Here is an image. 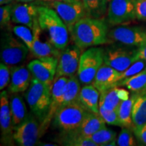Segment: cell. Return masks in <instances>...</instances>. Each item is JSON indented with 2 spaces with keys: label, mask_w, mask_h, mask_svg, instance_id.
Masks as SVG:
<instances>
[{
  "label": "cell",
  "mask_w": 146,
  "mask_h": 146,
  "mask_svg": "<svg viewBox=\"0 0 146 146\" xmlns=\"http://www.w3.org/2000/svg\"><path fill=\"white\" fill-rule=\"evenodd\" d=\"M142 92H133L129 99L121 101L118 109V117L122 124V127H127L133 130L132 110L135 102Z\"/></svg>",
  "instance_id": "obj_22"
},
{
  "label": "cell",
  "mask_w": 146,
  "mask_h": 146,
  "mask_svg": "<svg viewBox=\"0 0 146 146\" xmlns=\"http://www.w3.org/2000/svg\"><path fill=\"white\" fill-rule=\"evenodd\" d=\"M16 1H18V2L21 3H31L33 2V1H35V0H15Z\"/></svg>",
  "instance_id": "obj_43"
},
{
  "label": "cell",
  "mask_w": 146,
  "mask_h": 146,
  "mask_svg": "<svg viewBox=\"0 0 146 146\" xmlns=\"http://www.w3.org/2000/svg\"><path fill=\"white\" fill-rule=\"evenodd\" d=\"M70 33L74 44L81 50L106 44L109 41L108 29L105 22L88 16L78 21Z\"/></svg>",
  "instance_id": "obj_1"
},
{
  "label": "cell",
  "mask_w": 146,
  "mask_h": 146,
  "mask_svg": "<svg viewBox=\"0 0 146 146\" xmlns=\"http://www.w3.org/2000/svg\"><path fill=\"white\" fill-rule=\"evenodd\" d=\"M81 50L76 45H71L62 51L55 78L60 76L70 77L78 72Z\"/></svg>",
  "instance_id": "obj_12"
},
{
  "label": "cell",
  "mask_w": 146,
  "mask_h": 146,
  "mask_svg": "<svg viewBox=\"0 0 146 146\" xmlns=\"http://www.w3.org/2000/svg\"><path fill=\"white\" fill-rule=\"evenodd\" d=\"M99 114L108 125L123 127L118 117V111L109 110L102 106H99Z\"/></svg>",
  "instance_id": "obj_33"
},
{
  "label": "cell",
  "mask_w": 146,
  "mask_h": 146,
  "mask_svg": "<svg viewBox=\"0 0 146 146\" xmlns=\"http://www.w3.org/2000/svg\"><path fill=\"white\" fill-rule=\"evenodd\" d=\"M125 86L132 92L146 91V68L136 75L124 80L118 84V87Z\"/></svg>",
  "instance_id": "obj_29"
},
{
  "label": "cell",
  "mask_w": 146,
  "mask_h": 146,
  "mask_svg": "<svg viewBox=\"0 0 146 146\" xmlns=\"http://www.w3.org/2000/svg\"><path fill=\"white\" fill-rule=\"evenodd\" d=\"M10 104L14 130L25 120L28 112L23 97L19 94H12L10 98Z\"/></svg>",
  "instance_id": "obj_23"
},
{
  "label": "cell",
  "mask_w": 146,
  "mask_h": 146,
  "mask_svg": "<svg viewBox=\"0 0 146 146\" xmlns=\"http://www.w3.org/2000/svg\"><path fill=\"white\" fill-rule=\"evenodd\" d=\"M146 68V61L143 59H138L136 60L134 63H133L125 71L120 72V77L119 82L124 81V80L127 79V78L131 77V76L136 75L137 74L141 72L144 69ZM117 84V87H118Z\"/></svg>",
  "instance_id": "obj_32"
},
{
  "label": "cell",
  "mask_w": 146,
  "mask_h": 146,
  "mask_svg": "<svg viewBox=\"0 0 146 146\" xmlns=\"http://www.w3.org/2000/svg\"><path fill=\"white\" fill-rule=\"evenodd\" d=\"M105 127V121L100 114L88 112L76 131L82 136L89 138L93 134Z\"/></svg>",
  "instance_id": "obj_21"
},
{
  "label": "cell",
  "mask_w": 146,
  "mask_h": 146,
  "mask_svg": "<svg viewBox=\"0 0 146 146\" xmlns=\"http://www.w3.org/2000/svg\"><path fill=\"white\" fill-rule=\"evenodd\" d=\"M37 19L41 29L48 33L49 41L58 50L65 49L68 43L69 31L57 12L49 7L38 6Z\"/></svg>",
  "instance_id": "obj_2"
},
{
  "label": "cell",
  "mask_w": 146,
  "mask_h": 146,
  "mask_svg": "<svg viewBox=\"0 0 146 146\" xmlns=\"http://www.w3.org/2000/svg\"><path fill=\"white\" fill-rule=\"evenodd\" d=\"M58 141L61 145L68 146H98L89 138L80 135L76 130L61 133Z\"/></svg>",
  "instance_id": "obj_26"
},
{
  "label": "cell",
  "mask_w": 146,
  "mask_h": 146,
  "mask_svg": "<svg viewBox=\"0 0 146 146\" xmlns=\"http://www.w3.org/2000/svg\"><path fill=\"white\" fill-rule=\"evenodd\" d=\"M136 19L146 22V0H133Z\"/></svg>",
  "instance_id": "obj_37"
},
{
  "label": "cell",
  "mask_w": 146,
  "mask_h": 146,
  "mask_svg": "<svg viewBox=\"0 0 146 146\" xmlns=\"http://www.w3.org/2000/svg\"><path fill=\"white\" fill-rule=\"evenodd\" d=\"M117 87H111L100 93L99 106H102L109 110L118 111L122 100L118 97Z\"/></svg>",
  "instance_id": "obj_28"
},
{
  "label": "cell",
  "mask_w": 146,
  "mask_h": 146,
  "mask_svg": "<svg viewBox=\"0 0 146 146\" xmlns=\"http://www.w3.org/2000/svg\"><path fill=\"white\" fill-rule=\"evenodd\" d=\"M132 131L139 143L142 145H146V123L140 127H134Z\"/></svg>",
  "instance_id": "obj_38"
},
{
  "label": "cell",
  "mask_w": 146,
  "mask_h": 146,
  "mask_svg": "<svg viewBox=\"0 0 146 146\" xmlns=\"http://www.w3.org/2000/svg\"><path fill=\"white\" fill-rule=\"evenodd\" d=\"M89 139L98 146H110L116 145V133L112 129L106 127L100 129Z\"/></svg>",
  "instance_id": "obj_30"
},
{
  "label": "cell",
  "mask_w": 146,
  "mask_h": 146,
  "mask_svg": "<svg viewBox=\"0 0 146 146\" xmlns=\"http://www.w3.org/2000/svg\"><path fill=\"white\" fill-rule=\"evenodd\" d=\"M120 77V72L104 63L97 72L92 85L102 93L111 87H117Z\"/></svg>",
  "instance_id": "obj_18"
},
{
  "label": "cell",
  "mask_w": 146,
  "mask_h": 146,
  "mask_svg": "<svg viewBox=\"0 0 146 146\" xmlns=\"http://www.w3.org/2000/svg\"><path fill=\"white\" fill-rule=\"evenodd\" d=\"M25 97L31 111L40 122H44L50 110L51 103V86L32 78L30 86Z\"/></svg>",
  "instance_id": "obj_3"
},
{
  "label": "cell",
  "mask_w": 146,
  "mask_h": 146,
  "mask_svg": "<svg viewBox=\"0 0 146 146\" xmlns=\"http://www.w3.org/2000/svg\"><path fill=\"white\" fill-rule=\"evenodd\" d=\"M116 143L119 146L135 145L136 142L131 132V129L127 127H123L116 140Z\"/></svg>",
  "instance_id": "obj_34"
},
{
  "label": "cell",
  "mask_w": 146,
  "mask_h": 146,
  "mask_svg": "<svg viewBox=\"0 0 146 146\" xmlns=\"http://www.w3.org/2000/svg\"><path fill=\"white\" fill-rule=\"evenodd\" d=\"M137 55L139 59H143L146 61V43L138 47Z\"/></svg>",
  "instance_id": "obj_40"
},
{
  "label": "cell",
  "mask_w": 146,
  "mask_h": 146,
  "mask_svg": "<svg viewBox=\"0 0 146 146\" xmlns=\"http://www.w3.org/2000/svg\"><path fill=\"white\" fill-rule=\"evenodd\" d=\"M12 0H0V4L2 5H6L10 3Z\"/></svg>",
  "instance_id": "obj_42"
},
{
  "label": "cell",
  "mask_w": 146,
  "mask_h": 146,
  "mask_svg": "<svg viewBox=\"0 0 146 146\" xmlns=\"http://www.w3.org/2000/svg\"><path fill=\"white\" fill-rule=\"evenodd\" d=\"M80 91H81V82L79 79H78L77 76L73 75L69 77L64 91L60 108L76 102Z\"/></svg>",
  "instance_id": "obj_24"
},
{
  "label": "cell",
  "mask_w": 146,
  "mask_h": 146,
  "mask_svg": "<svg viewBox=\"0 0 146 146\" xmlns=\"http://www.w3.org/2000/svg\"><path fill=\"white\" fill-rule=\"evenodd\" d=\"M107 19L112 25H123L136 19L133 0H110Z\"/></svg>",
  "instance_id": "obj_11"
},
{
  "label": "cell",
  "mask_w": 146,
  "mask_h": 146,
  "mask_svg": "<svg viewBox=\"0 0 146 146\" xmlns=\"http://www.w3.org/2000/svg\"><path fill=\"white\" fill-rule=\"evenodd\" d=\"M31 72L28 67L15 66L11 68V81L9 91L12 94L26 91L31 83Z\"/></svg>",
  "instance_id": "obj_19"
},
{
  "label": "cell",
  "mask_w": 146,
  "mask_h": 146,
  "mask_svg": "<svg viewBox=\"0 0 146 146\" xmlns=\"http://www.w3.org/2000/svg\"><path fill=\"white\" fill-rule=\"evenodd\" d=\"M51 8L57 12L66 25L69 32L74 25L87 14L82 1H53L50 2Z\"/></svg>",
  "instance_id": "obj_9"
},
{
  "label": "cell",
  "mask_w": 146,
  "mask_h": 146,
  "mask_svg": "<svg viewBox=\"0 0 146 146\" xmlns=\"http://www.w3.org/2000/svg\"><path fill=\"white\" fill-rule=\"evenodd\" d=\"M104 50L102 47H91L81 54L78 76L82 84H92L97 72L104 64Z\"/></svg>",
  "instance_id": "obj_4"
},
{
  "label": "cell",
  "mask_w": 146,
  "mask_h": 146,
  "mask_svg": "<svg viewBox=\"0 0 146 146\" xmlns=\"http://www.w3.org/2000/svg\"><path fill=\"white\" fill-rule=\"evenodd\" d=\"M100 92L93 85L82 87L76 102L87 112L99 114Z\"/></svg>",
  "instance_id": "obj_20"
},
{
  "label": "cell",
  "mask_w": 146,
  "mask_h": 146,
  "mask_svg": "<svg viewBox=\"0 0 146 146\" xmlns=\"http://www.w3.org/2000/svg\"><path fill=\"white\" fill-rule=\"evenodd\" d=\"M13 32L16 36L31 51L33 44V32L25 25H18L13 27Z\"/></svg>",
  "instance_id": "obj_31"
},
{
  "label": "cell",
  "mask_w": 146,
  "mask_h": 146,
  "mask_svg": "<svg viewBox=\"0 0 146 146\" xmlns=\"http://www.w3.org/2000/svg\"><path fill=\"white\" fill-rule=\"evenodd\" d=\"M12 5H3L0 8V25L1 28H3L10 23L12 20Z\"/></svg>",
  "instance_id": "obj_36"
},
{
  "label": "cell",
  "mask_w": 146,
  "mask_h": 146,
  "mask_svg": "<svg viewBox=\"0 0 146 146\" xmlns=\"http://www.w3.org/2000/svg\"><path fill=\"white\" fill-rule=\"evenodd\" d=\"M0 129L1 139L4 143H10L13 139V127L10 104L6 91L0 94Z\"/></svg>",
  "instance_id": "obj_15"
},
{
  "label": "cell",
  "mask_w": 146,
  "mask_h": 146,
  "mask_svg": "<svg viewBox=\"0 0 146 146\" xmlns=\"http://www.w3.org/2000/svg\"><path fill=\"white\" fill-rule=\"evenodd\" d=\"M38 6L29 3H16L12 5V21L14 23L23 25L33 30L37 19Z\"/></svg>",
  "instance_id": "obj_17"
},
{
  "label": "cell",
  "mask_w": 146,
  "mask_h": 146,
  "mask_svg": "<svg viewBox=\"0 0 146 146\" xmlns=\"http://www.w3.org/2000/svg\"><path fill=\"white\" fill-rule=\"evenodd\" d=\"M108 37L120 44L139 47L146 43V29L140 27H118L108 33Z\"/></svg>",
  "instance_id": "obj_10"
},
{
  "label": "cell",
  "mask_w": 146,
  "mask_h": 146,
  "mask_svg": "<svg viewBox=\"0 0 146 146\" xmlns=\"http://www.w3.org/2000/svg\"><path fill=\"white\" fill-rule=\"evenodd\" d=\"M88 17L102 19L108 12L110 0H81Z\"/></svg>",
  "instance_id": "obj_25"
},
{
  "label": "cell",
  "mask_w": 146,
  "mask_h": 146,
  "mask_svg": "<svg viewBox=\"0 0 146 146\" xmlns=\"http://www.w3.org/2000/svg\"><path fill=\"white\" fill-rule=\"evenodd\" d=\"M120 44L110 45L105 49L104 63L122 72L139 59L138 47Z\"/></svg>",
  "instance_id": "obj_6"
},
{
  "label": "cell",
  "mask_w": 146,
  "mask_h": 146,
  "mask_svg": "<svg viewBox=\"0 0 146 146\" xmlns=\"http://www.w3.org/2000/svg\"><path fill=\"white\" fill-rule=\"evenodd\" d=\"M87 112L78 104L74 102L58 110L53 118V125L61 133L75 131L81 125Z\"/></svg>",
  "instance_id": "obj_5"
},
{
  "label": "cell",
  "mask_w": 146,
  "mask_h": 146,
  "mask_svg": "<svg viewBox=\"0 0 146 146\" xmlns=\"http://www.w3.org/2000/svg\"><path fill=\"white\" fill-rule=\"evenodd\" d=\"M40 122L32 112L14 129L13 139L21 146H33L37 144L41 137Z\"/></svg>",
  "instance_id": "obj_8"
},
{
  "label": "cell",
  "mask_w": 146,
  "mask_h": 146,
  "mask_svg": "<svg viewBox=\"0 0 146 146\" xmlns=\"http://www.w3.org/2000/svg\"><path fill=\"white\" fill-rule=\"evenodd\" d=\"M58 64V58H38L29 63L27 67L31 72L32 78L51 86L56 76Z\"/></svg>",
  "instance_id": "obj_13"
},
{
  "label": "cell",
  "mask_w": 146,
  "mask_h": 146,
  "mask_svg": "<svg viewBox=\"0 0 146 146\" xmlns=\"http://www.w3.org/2000/svg\"><path fill=\"white\" fill-rule=\"evenodd\" d=\"M132 120L133 128L146 123V91L142 92L135 102L132 110Z\"/></svg>",
  "instance_id": "obj_27"
},
{
  "label": "cell",
  "mask_w": 146,
  "mask_h": 146,
  "mask_svg": "<svg viewBox=\"0 0 146 146\" xmlns=\"http://www.w3.org/2000/svg\"><path fill=\"white\" fill-rule=\"evenodd\" d=\"M41 27L39 26L38 19L34 23L33 32V44L31 52L37 58H55L59 59L61 54L60 50L56 48L51 42L41 41L40 35L41 33Z\"/></svg>",
  "instance_id": "obj_16"
},
{
  "label": "cell",
  "mask_w": 146,
  "mask_h": 146,
  "mask_svg": "<svg viewBox=\"0 0 146 146\" xmlns=\"http://www.w3.org/2000/svg\"><path fill=\"white\" fill-rule=\"evenodd\" d=\"M45 2H53V1H81V0H41Z\"/></svg>",
  "instance_id": "obj_41"
},
{
  "label": "cell",
  "mask_w": 146,
  "mask_h": 146,
  "mask_svg": "<svg viewBox=\"0 0 146 146\" xmlns=\"http://www.w3.org/2000/svg\"><path fill=\"white\" fill-rule=\"evenodd\" d=\"M117 95L118 97L120 98L122 101H125V100H127L130 98V95H129V92L127 90L125 89L119 88L117 87Z\"/></svg>",
  "instance_id": "obj_39"
},
{
  "label": "cell",
  "mask_w": 146,
  "mask_h": 146,
  "mask_svg": "<svg viewBox=\"0 0 146 146\" xmlns=\"http://www.w3.org/2000/svg\"><path fill=\"white\" fill-rule=\"evenodd\" d=\"M68 78L69 77H67V76H60L58 78H55L54 82L51 85V103L50 110L44 122L41 125V136L44 134L54 118L55 114L60 108L64 91L66 85L68 81Z\"/></svg>",
  "instance_id": "obj_14"
},
{
  "label": "cell",
  "mask_w": 146,
  "mask_h": 146,
  "mask_svg": "<svg viewBox=\"0 0 146 146\" xmlns=\"http://www.w3.org/2000/svg\"><path fill=\"white\" fill-rule=\"evenodd\" d=\"M30 52L21 39L10 33H4L1 39V61L8 66H15L23 62Z\"/></svg>",
  "instance_id": "obj_7"
},
{
  "label": "cell",
  "mask_w": 146,
  "mask_h": 146,
  "mask_svg": "<svg viewBox=\"0 0 146 146\" xmlns=\"http://www.w3.org/2000/svg\"><path fill=\"white\" fill-rule=\"evenodd\" d=\"M11 78V68L4 63L0 64V89L3 90L8 86Z\"/></svg>",
  "instance_id": "obj_35"
},
{
  "label": "cell",
  "mask_w": 146,
  "mask_h": 146,
  "mask_svg": "<svg viewBox=\"0 0 146 146\" xmlns=\"http://www.w3.org/2000/svg\"><path fill=\"white\" fill-rule=\"evenodd\" d=\"M40 144H39V145H45V146H47V145H50V146H56L57 145L56 144H52V143H39Z\"/></svg>",
  "instance_id": "obj_44"
}]
</instances>
